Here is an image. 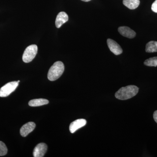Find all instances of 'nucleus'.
Here are the masks:
<instances>
[{
	"mask_svg": "<svg viewBox=\"0 0 157 157\" xmlns=\"http://www.w3.org/2000/svg\"><path fill=\"white\" fill-rule=\"evenodd\" d=\"M69 19L67 14L66 12L62 11L59 13L56 20V25L57 28H59L65 23L67 22Z\"/></svg>",
	"mask_w": 157,
	"mask_h": 157,
	"instance_id": "obj_10",
	"label": "nucleus"
},
{
	"mask_svg": "<svg viewBox=\"0 0 157 157\" xmlns=\"http://www.w3.org/2000/svg\"><path fill=\"white\" fill-rule=\"evenodd\" d=\"M47 145L45 143H41L37 144L34 148L33 155L34 157H42L46 153Z\"/></svg>",
	"mask_w": 157,
	"mask_h": 157,
	"instance_id": "obj_6",
	"label": "nucleus"
},
{
	"mask_svg": "<svg viewBox=\"0 0 157 157\" xmlns=\"http://www.w3.org/2000/svg\"><path fill=\"white\" fill-rule=\"evenodd\" d=\"M139 88L136 86L129 85L121 88L116 93L115 97L120 100L131 99L137 94Z\"/></svg>",
	"mask_w": 157,
	"mask_h": 157,
	"instance_id": "obj_1",
	"label": "nucleus"
},
{
	"mask_svg": "<svg viewBox=\"0 0 157 157\" xmlns=\"http://www.w3.org/2000/svg\"><path fill=\"white\" fill-rule=\"evenodd\" d=\"M151 10L155 13H157V0H155L152 5Z\"/></svg>",
	"mask_w": 157,
	"mask_h": 157,
	"instance_id": "obj_16",
	"label": "nucleus"
},
{
	"mask_svg": "<svg viewBox=\"0 0 157 157\" xmlns=\"http://www.w3.org/2000/svg\"><path fill=\"white\" fill-rule=\"evenodd\" d=\"M144 64L148 67H157V57L147 59L144 61Z\"/></svg>",
	"mask_w": 157,
	"mask_h": 157,
	"instance_id": "obj_14",
	"label": "nucleus"
},
{
	"mask_svg": "<svg viewBox=\"0 0 157 157\" xmlns=\"http://www.w3.org/2000/svg\"><path fill=\"white\" fill-rule=\"evenodd\" d=\"M19 82V80L18 81L11 82L3 86L0 89V97L4 98L9 96L16 90Z\"/></svg>",
	"mask_w": 157,
	"mask_h": 157,
	"instance_id": "obj_4",
	"label": "nucleus"
},
{
	"mask_svg": "<svg viewBox=\"0 0 157 157\" xmlns=\"http://www.w3.org/2000/svg\"><path fill=\"white\" fill-rule=\"evenodd\" d=\"M8 149L6 144L2 141H0V156H4L7 154Z\"/></svg>",
	"mask_w": 157,
	"mask_h": 157,
	"instance_id": "obj_15",
	"label": "nucleus"
},
{
	"mask_svg": "<svg viewBox=\"0 0 157 157\" xmlns=\"http://www.w3.org/2000/svg\"><path fill=\"white\" fill-rule=\"evenodd\" d=\"M123 4L129 9L134 10L140 5V0H123Z\"/></svg>",
	"mask_w": 157,
	"mask_h": 157,
	"instance_id": "obj_12",
	"label": "nucleus"
},
{
	"mask_svg": "<svg viewBox=\"0 0 157 157\" xmlns=\"http://www.w3.org/2000/svg\"><path fill=\"white\" fill-rule=\"evenodd\" d=\"M145 51L148 53L157 52V42L150 41L146 44Z\"/></svg>",
	"mask_w": 157,
	"mask_h": 157,
	"instance_id": "obj_13",
	"label": "nucleus"
},
{
	"mask_svg": "<svg viewBox=\"0 0 157 157\" xmlns=\"http://www.w3.org/2000/svg\"><path fill=\"white\" fill-rule=\"evenodd\" d=\"M64 65L61 61L55 63L51 67L48 73V78L50 81L56 80L62 76L64 71Z\"/></svg>",
	"mask_w": 157,
	"mask_h": 157,
	"instance_id": "obj_2",
	"label": "nucleus"
},
{
	"mask_svg": "<svg viewBox=\"0 0 157 157\" xmlns=\"http://www.w3.org/2000/svg\"><path fill=\"white\" fill-rule=\"evenodd\" d=\"M81 1H83V2H88L90 1L91 0H81Z\"/></svg>",
	"mask_w": 157,
	"mask_h": 157,
	"instance_id": "obj_18",
	"label": "nucleus"
},
{
	"mask_svg": "<svg viewBox=\"0 0 157 157\" xmlns=\"http://www.w3.org/2000/svg\"><path fill=\"white\" fill-rule=\"evenodd\" d=\"M108 48L115 55H119L123 52V50L120 45L113 39H109L107 40Z\"/></svg>",
	"mask_w": 157,
	"mask_h": 157,
	"instance_id": "obj_5",
	"label": "nucleus"
},
{
	"mask_svg": "<svg viewBox=\"0 0 157 157\" xmlns=\"http://www.w3.org/2000/svg\"><path fill=\"white\" fill-rule=\"evenodd\" d=\"M118 31L122 36L129 39H133L136 36V34L135 31L128 27H120Z\"/></svg>",
	"mask_w": 157,
	"mask_h": 157,
	"instance_id": "obj_9",
	"label": "nucleus"
},
{
	"mask_svg": "<svg viewBox=\"0 0 157 157\" xmlns=\"http://www.w3.org/2000/svg\"><path fill=\"white\" fill-rule=\"evenodd\" d=\"M36 128V124L33 122H29L24 125L20 129L21 135L23 137H25L29 133L33 132Z\"/></svg>",
	"mask_w": 157,
	"mask_h": 157,
	"instance_id": "obj_7",
	"label": "nucleus"
},
{
	"mask_svg": "<svg viewBox=\"0 0 157 157\" xmlns=\"http://www.w3.org/2000/svg\"><path fill=\"white\" fill-rule=\"evenodd\" d=\"M38 47L36 45H32L27 47L24 52L22 60L25 63H30L33 61L36 55Z\"/></svg>",
	"mask_w": 157,
	"mask_h": 157,
	"instance_id": "obj_3",
	"label": "nucleus"
},
{
	"mask_svg": "<svg viewBox=\"0 0 157 157\" xmlns=\"http://www.w3.org/2000/svg\"><path fill=\"white\" fill-rule=\"evenodd\" d=\"M153 117L155 121L157 123V110H156V111H155V112L154 113Z\"/></svg>",
	"mask_w": 157,
	"mask_h": 157,
	"instance_id": "obj_17",
	"label": "nucleus"
},
{
	"mask_svg": "<svg viewBox=\"0 0 157 157\" xmlns=\"http://www.w3.org/2000/svg\"><path fill=\"white\" fill-rule=\"evenodd\" d=\"M86 124V121L84 119H79L76 120L71 123L70 125V131L71 133H74L77 130L82 127L84 126Z\"/></svg>",
	"mask_w": 157,
	"mask_h": 157,
	"instance_id": "obj_8",
	"label": "nucleus"
},
{
	"mask_svg": "<svg viewBox=\"0 0 157 157\" xmlns=\"http://www.w3.org/2000/svg\"><path fill=\"white\" fill-rule=\"evenodd\" d=\"M49 101L45 99H37L31 100L29 103L31 107H39L48 104Z\"/></svg>",
	"mask_w": 157,
	"mask_h": 157,
	"instance_id": "obj_11",
	"label": "nucleus"
}]
</instances>
